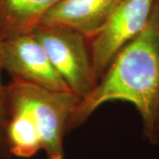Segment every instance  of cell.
<instances>
[{"label": "cell", "instance_id": "6da1fadb", "mask_svg": "<svg viewBox=\"0 0 159 159\" xmlns=\"http://www.w3.org/2000/svg\"><path fill=\"white\" fill-rule=\"evenodd\" d=\"M111 101L134 104L142 118L144 140L158 144L159 0L146 27L120 50L93 91L80 101L69 121L68 133Z\"/></svg>", "mask_w": 159, "mask_h": 159}, {"label": "cell", "instance_id": "7a4b0ae2", "mask_svg": "<svg viewBox=\"0 0 159 159\" xmlns=\"http://www.w3.org/2000/svg\"><path fill=\"white\" fill-rule=\"evenodd\" d=\"M5 89L29 111L39 131L46 159H65L64 139L80 97L72 91L49 90L19 79H11Z\"/></svg>", "mask_w": 159, "mask_h": 159}, {"label": "cell", "instance_id": "3957f363", "mask_svg": "<svg viewBox=\"0 0 159 159\" xmlns=\"http://www.w3.org/2000/svg\"><path fill=\"white\" fill-rule=\"evenodd\" d=\"M32 34L69 89L80 99L89 96L98 82L89 39L73 29L52 25L39 24Z\"/></svg>", "mask_w": 159, "mask_h": 159}, {"label": "cell", "instance_id": "277c9868", "mask_svg": "<svg viewBox=\"0 0 159 159\" xmlns=\"http://www.w3.org/2000/svg\"><path fill=\"white\" fill-rule=\"evenodd\" d=\"M157 0H120L107 23L89 40L98 81L120 50L146 27Z\"/></svg>", "mask_w": 159, "mask_h": 159}, {"label": "cell", "instance_id": "5b68a950", "mask_svg": "<svg viewBox=\"0 0 159 159\" xmlns=\"http://www.w3.org/2000/svg\"><path fill=\"white\" fill-rule=\"evenodd\" d=\"M3 71L19 79L52 91H71L51 64L32 32L2 41Z\"/></svg>", "mask_w": 159, "mask_h": 159}, {"label": "cell", "instance_id": "8992f818", "mask_svg": "<svg viewBox=\"0 0 159 159\" xmlns=\"http://www.w3.org/2000/svg\"><path fill=\"white\" fill-rule=\"evenodd\" d=\"M120 0H60L40 24L73 29L89 40L104 27Z\"/></svg>", "mask_w": 159, "mask_h": 159}, {"label": "cell", "instance_id": "52a82bcc", "mask_svg": "<svg viewBox=\"0 0 159 159\" xmlns=\"http://www.w3.org/2000/svg\"><path fill=\"white\" fill-rule=\"evenodd\" d=\"M60 0H0V38L32 32Z\"/></svg>", "mask_w": 159, "mask_h": 159}, {"label": "cell", "instance_id": "ba28073f", "mask_svg": "<svg viewBox=\"0 0 159 159\" xmlns=\"http://www.w3.org/2000/svg\"><path fill=\"white\" fill-rule=\"evenodd\" d=\"M2 41L0 38V155L6 159L11 157L8 149L6 147V136H5V125H6V111H5V100H6V94H5V85L2 81V58H1V46Z\"/></svg>", "mask_w": 159, "mask_h": 159}, {"label": "cell", "instance_id": "9c48e42d", "mask_svg": "<svg viewBox=\"0 0 159 159\" xmlns=\"http://www.w3.org/2000/svg\"><path fill=\"white\" fill-rule=\"evenodd\" d=\"M0 159H6V158H4V157H2V156L0 155Z\"/></svg>", "mask_w": 159, "mask_h": 159}]
</instances>
